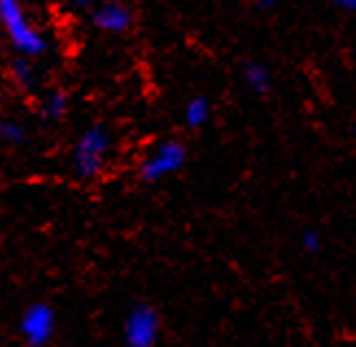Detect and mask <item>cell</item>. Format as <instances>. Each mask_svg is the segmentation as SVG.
Masks as SVG:
<instances>
[{"label":"cell","mask_w":356,"mask_h":347,"mask_svg":"<svg viewBox=\"0 0 356 347\" xmlns=\"http://www.w3.org/2000/svg\"><path fill=\"white\" fill-rule=\"evenodd\" d=\"M18 334L26 347H49L57 334V310L49 302H31L18 319Z\"/></svg>","instance_id":"5"},{"label":"cell","mask_w":356,"mask_h":347,"mask_svg":"<svg viewBox=\"0 0 356 347\" xmlns=\"http://www.w3.org/2000/svg\"><path fill=\"white\" fill-rule=\"evenodd\" d=\"M256 7L258 9H269V7H273V3H271V0H265V3H256Z\"/></svg>","instance_id":"14"},{"label":"cell","mask_w":356,"mask_h":347,"mask_svg":"<svg viewBox=\"0 0 356 347\" xmlns=\"http://www.w3.org/2000/svg\"><path fill=\"white\" fill-rule=\"evenodd\" d=\"M243 81L254 94L265 97L273 86V76H271V70L262 64V61H247L243 68Z\"/></svg>","instance_id":"9"},{"label":"cell","mask_w":356,"mask_h":347,"mask_svg":"<svg viewBox=\"0 0 356 347\" xmlns=\"http://www.w3.org/2000/svg\"><path fill=\"white\" fill-rule=\"evenodd\" d=\"M334 7L343 11H356V0H334Z\"/></svg>","instance_id":"13"},{"label":"cell","mask_w":356,"mask_h":347,"mask_svg":"<svg viewBox=\"0 0 356 347\" xmlns=\"http://www.w3.org/2000/svg\"><path fill=\"white\" fill-rule=\"evenodd\" d=\"M188 162V149L177 138L160 140L145 160L138 164L136 175L143 184H158L177 172Z\"/></svg>","instance_id":"3"},{"label":"cell","mask_w":356,"mask_h":347,"mask_svg":"<svg viewBox=\"0 0 356 347\" xmlns=\"http://www.w3.org/2000/svg\"><path fill=\"white\" fill-rule=\"evenodd\" d=\"M70 112V97L64 90H53L40 101L35 109V120L40 127H51V124L61 122Z\"/></svg>","instance_id":"7"},{"label":"cell","mask_w":356,"mask_h":347,"mask_svg":"<svg viewBox=\"0 0 356 347\" xmlns=\"http://www.w3.org/2000/svg\"><path fill=\"white\" fill-rule=\"evenodd\" d=\"M210 116H212V105H210V99L204 97V94H197V97H193L184 107V122L188 129L206 127Z\"/></svg>","instance_id":"10"},{"label":"cell","mask_w":356,"mask_h":347,"mask_svg":"<svg viewBox=\"0 0 356 347\" xmlns=\"http://www.w3.org/2000/svg\"><path fill=\"white\" fill-rule=\"evenodd\" d=\"M90 24L95 26L99 33L107 35H120L131 31L136 22V11L118 0H107V3L90 5Z\"/></svg>","instance_id":"6"},{"label":"cell","mask_w":356,"mask_h":347,"mask_svg":"<svg viewBox=\"0 0 356 347\" xmlns=\"http://www.w3.org/2000/svg\"><path fill=\"white\" fill-rule=\"evenodd\" d=\"M0 29L15 57L35 61L53 49L46 31L31 20L20 0H0Z\"/></svg>","instance_id":"1"},{"label":"cell","mask_w":356,"mask_h":347,"mask_svg":"<svg viewBox=\"0 0 356 347\" xmlns=\"http://www.w3.org/2000/svg\"><path fill=\"white\" fill-rule=\"evenodd\" d=\"M302 245L306 251H317L319 249V234L313 232V229H306L304 236H302Z\"/></svg>","instance_id":"12"},{"label":"cell","mask_w":356,"mask_h":347,"mask_svg":"<svg viewBox=\"0 0 356 347\" xmlns=\"http://www.w3.org/2000/svg\"><path fill=\"white\" fill-rule=\"evenodd\" d=\"M0 140L9 147H24L29 140L26 124L15 118H0Z\"/></svg>","instance_id":"11"},{"label":"cell","mask_w":356,"mask_h":347,"mask_svg":"<svg viewBox=\"0 0 356 347\" xmlns=\"http://www.w3.org/2000/svg\"><path fill=\"white\" fill-rule=\"evenodd\" d=\"M162 339V314L149 302H136L122 319V345L158 347Z\"/></svg>","instance_id":"4"},{"label":"cell","mask_w":356,"mask_h":347,"mask_svg":"<svg viewBox=\"0 0 356 347\" xmlns=\"http://www.w3.org/2000/svg\"><path fill=\"white\" fill-rule=\"evenodd\" d=\"M112 149H114L112 131L103 122L88 124L72 145V153H70L72 172L81 181H95L103 177L107 164H110Z\"/></svg>","instance_id":"2"},{"label":"cell","mask_w":356,"mask_h":347,"mask_svg":"<svg viewBox=\"0 0 356 347\" xmlns=\"http://www.w3.org/2000/svg\"><path fill=\"white\" fill-rule=\"evenodd\" d=\"M9 72V81L15 86V90L20 92H33L38 86V66L33 59H26V57H13L7 66Z\"/></svg>","instance_id":"8"}]
</instances>
